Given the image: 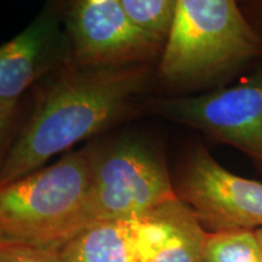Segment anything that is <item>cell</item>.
Here are the masks:
<instances>
[{"label": "cell", "instance_id": "1", "mask_svg": "<svg viewBox=\"0 0 262 262\" xmlns=\"http://www.w3.org/2000/svg\"><path fill=\"white\" fill-rule=\"evenodd\" d=\"M41 83L0 172V187L139 112L150 72L149 66L90 68L72 63Z\"/></svg>", "mask_w": 262, "mask_h": 262}, {"label": "cell", "instance_id": "2", "mask_svg": "<svg viewBox=\"0 0 262 262\" xmlns=\"http://www.w3.org/2000/svg\"><path fill=\"white\" fill-rule=\"evenodd\" d=\"M262 60V34L233 0H176L157 78L176 90L202 89Z\"/></svg>", "mask_w": 262, "mask_h": 262}, {"label": "cell", "instance_id": "3", "mask_svg": "<svg viewBox=\"0 0 262 262\" xmlns=\"http://www.w3.org/2000/svg\"><path fill=\"white\" fill-rule=\"evenodd\" d=\"M94 143L0 187V243L58 250L83 229Z\"/></svg>", "mask_w": 262, "mask_h": 262}, {"label": "cell", "instance_id": "4", "mask_svg": "<svg viewBox=\"0 0 262 262\" xmlns=\"http://www.w3.org/2000/svg\"><path fill=\"white\" fill-rule=\"evenodd\" d=\"M173 198L165 162L146 141L127 136L95 143L83 229L100 222L140 220Z\"/></svg>", "mask_w": 262, "mask_h": 262}, {"label": "cell", "instance_id": "5", "mask_svg": "<svg viewBox=\"0 0 262 262\" xmlns=\"http://www.w3.org/2000/svg\"><path fill=\"white\" fill-rule=\"evenodd\" d=\"M141 111L234 147L262 171V66L229 88L196 96L152 98L142 103Z\"/></svg>", "mask_w": 262, "mask_h": 262}, {"label": "cell", "instance_id": "6", "mask_svg": "<svg viewBox=\"0 0 262 262\" xmlns=\"http://www.w3.org/2000/svg\"><path fill=\"white\" fill-rule=\"evenodd\" d=\"M209 233L262 228V183L235 175L198 146L173 185Z\"/></svg>", "mask_w": 262, "mask_h": 262}, {"label": "cell", "instance_id": "7", "mask_svg": "<svg viewBox=\"0 0 262 262\" xmlns=\"http://www.w3.org/2000/svg\"><path fill=\"white\" fill-rule=\"evenodd\" d=\"M64 28L73 63L90 68L149 66L164 44L135 27L119 0H77L66 5Z\"/></svg>", "mask_w": 262, "mask_h": 262}, {"label": "cell", "instance_id": "8", "mask_svg": "<svg viewBox=\"0 0 262 262\" xmlns=\"http://www.w3.org/2000/svg\"><path fill=\"white\" fill-rule=\"evenodd\" d=\"M62 3H48L21 33L0 45V101L22 100L29 88L73 63Z\"/></svg>", "mask_w": 262, "mask_h": 262}, {"label": "cell", "instance_id": "9", "mask_svg": "<svg viewBox=\"0 0 262 262\" xmlns=\"http://www.w3.org/2000/svg\"><path fill=\"white\" fill-rule=\"evenodd\" d=\"M137 262H204L208 232L176 198L133 221Z\"/></svg>", "mask_w": 262, "mask_h": 262}, {"label": "cell", "instance_id": "10", "mask_svg": "<svg viewBox=\"0 0 262 262\" xmlns=\"http://www.w3.org/2000/svg\"><path fill=\"white\" fill-rule=\"evenodd\" d=\"M61 262H137L133 222L88 226L58 249Z\"/></svg>", "mask_w": 262, "mask_h": 262}, {"label": "cell", "instance_id": "11", "mask_svg": "<svg viewBox=\"0 0 262 262\" xmlns=\"http://www.w3.org/2000/svg\"><path fill=\"white\" fill-rule=\"evenodd\" d=\"M204 262H262L255 231L206 233Z\"/></svg>", "mask_w": 262, "mask_h": 262}, {"label": "cell", "instance_id": "12", "mask_svg": "<svg viewBox=\"0 0 262 262\" xmlns=\"http://www.w3.org/2000/svg\"><path fill=\"white\" fill-rule=\"evenodd\" d=\"M131 24L165 45L175 17L176 0H119Z\"/></svg>", "mask_w": 262, "mask_h": 262}, {"label": "cell", "instance_id": "13", "mask_svg": "<svg viewBox=\"0 0 262 262\" xmlns=\"http://www.w3.org/2000/svg\"><path fill=\"white\" fill-rule=\"evenodd\" d=\"M25 120L22 100L0 101V172Z\"/></svg>", "mask_w": 262, "mask_h": 262}, {"label": "cell", "instance_id": "14", "mask_svg": "<svg viewBox=\"0 0 262 262\" xmlns=\"http://www.w3.org/2000/svg\"><path fill=\"white\" fill-rule=\"evenodd\" d=\"M0 262H61L58 250L0 243Z\"/></svg>", "mask_w": 262, "mask_h": 262}, {"label": "cell", "instance_id": "15", "mask_svg": "<svg viewBox=\"0 0 262 262\" xmlns=\"http://www.w3.org/2000/svg\"><path fill=\"white\" fill-rule=\"evenodd\" d=\"M255 235H256L258 245H260V248H261V250H262V228L256 229V231H255Z\"/></svg>", "mask_w": 262, "mask_h": 262}]
</instances>
